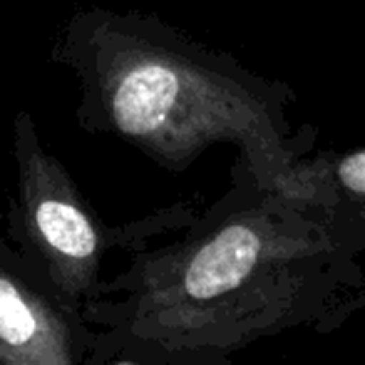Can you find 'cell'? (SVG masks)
Returning a JSON list of instances; mask_svg holds the SVG:
<instances>
[{"label":"cell","instance_id":"6da1fadb","mask_svg":"<svg viewBox=\"0 0 365 365\" xmlns=\"http://www.w3.org/2000/svg\"><path fill=\"white\" fill-rule=\"evenodd\" d=\"M363 284V261L336 249L306 204L236 159L217 202L177 241L137 254L85 316L152 365H236L266 338L326 333Z\"/></svg>","mask_w":365,"mask_h":365},{"label":"cell","instance_id":"7a4b0ae2","mask_svg":"<svg viewBox=\"0 0 365 365\" xmlns=\"http://www.w3.org/2000/svg\"><path fill=\"white\" fill-rule=\"evenodd\" d=\"M53 60L80 85L77 125L137 147L169 172L229 142L266 187L281 189L316 145L293 130L286 82L256 75L152 13L87 8L70 15Z\"/></svg>","mask_w":365,"mask_h":365},{"label":"cell","instance_id":"3957f363","mask_svg":"<svg viewBox=\"0 0 365 365\" xmlns=\"http://www.w3.org/2000/svg\"><path fill=\"white\" fill-rule=\"evenodd\" d=\"M15 229L35 256L60 303L75 313L100 291L102 256L112 231L85 202L73 177L43 147L35 120L25 110L13 122Z\"/></svg>","mask_w":365,"mask_h":365},{"label":"cell","instance_id":"277c9868","mask_svg":"<svg viewBox=\"0 0 365 365\" xmlns=\"http://www.w3.org/2000/svg\"><path fill=\"white\" fill-rule=\"evenodd\" d=\"M281 192L316 214L336 249L365 261V147L308 154Z\"/></svg>","mask_w":365,"mask_h":365},{"label":"cell","instance_id":"5b68a950","mask_svg":"<svg viewBox=\"0 0 365 365\" xmlns=\"http://www.w3.org/2000/svg\"><path fill=\"white\" fill-rule=\"evenodd\" d=\"M68 311L0 259V365H82Z\"/></svg>","mask_w":365,"mask_h":365},{"label":"cell","instance_id":"8992f818","mask_svg":"<svg viewBox=\"0 0 365 365\" xmlns=\"http://www.w3.org/2000/svg\"><path fill=\"white\" fill-rule=\"evenodd\" d=\"M363 311H365V284L358 291H353L351 296H348L346 301L336 308V313H333V318L328 321V326H326V333L341 331L348 321H353L356 316H361Z\"/></svg>","mask_w":365,"mask_h":365}]
</instances>
